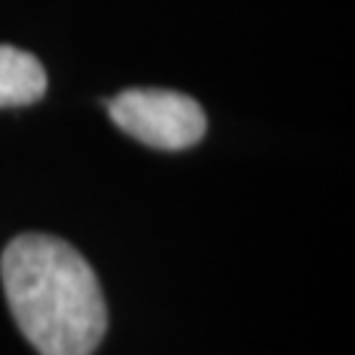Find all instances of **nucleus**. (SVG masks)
Returning <instances> with one entry per match:
<instances>
[{
  "label": "nucleus",
  "instance_id": "1",
  "mask_svg": "<svg viewBox=\"0 0 355 355\" xmlns=\"http://www.w3.org/2000/svg\"><path fill=\"white\" fill-rule=\"evenodd\" d=\"M6 300L40 355H92L108 311L101 282L79 250L51 234H19L0 255Z\"/></svg>",
  "mask_w": 355,
  "mask_h": 355
},
{
  "label": "nucleus",
  "instance_id": "2",
  "mask_svg": "<svg viewBox=\"0 0 355 355\" xmlns=\"http://www.w3.org/2000/svg\"><path fill=\"white\" fill-rule=\"evenodd\" d=\"M108 114L121 132L155 150H184L203 140L200 103L174 89H127L108 101Z\"/></svg>",
  "mask_w": 355,
  "mask_h": 355
},
{
  "label": "nucleus",
  "instance_id": "3",
  "mask_svg": "<svg viewBox=\"0 0 355 355\" xmlns=\"http://www.w3.org/2000/svg\"><path fill=\"white\" fill-rule=\"evenodd\" d=\"M45 89L48 76L32 53L0 45V108L37 103Z\"/></svg>",
  "mask_w": 355,
  "mask_h": 355
}]
</instances>
